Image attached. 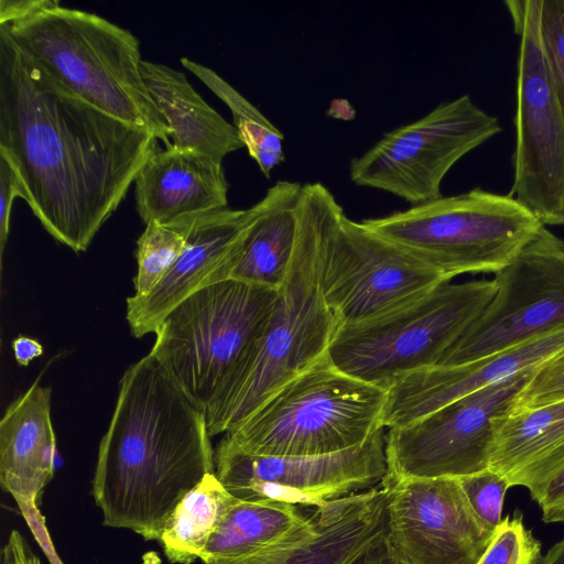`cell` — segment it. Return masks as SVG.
I'll use <instances>...</instances> for the list:
<instances>
[{"label":"cell","mask_w":564,"mask_h":564,"mask_svg":"<svg viewBox=\"0 0 564 564\" xmlns=\"http://www.w3.org/2000/svg\"><path fill=\"white\" fill-rule=\"evenodd\" d=\"M228 189L221 162L174 147L159 149L135 176V208L145 225L169 224L228 207Z\"/></svg>","instance_id":"ffe728a7"},{"label":"cell","mask_w":564,"mask_h":564,"mask_svg":"<svg viewBox=\"0 0 564 564\" xmlns=\"http://www.w3.org/2000/svg\"><path fill=\"white\" fill-rule=\"evenodd\" d=\"M307 519L295 505L235 498L212 535L200 561L207 564L274 546L303 527Z\"/></svg>","instance_id":"cb8c5ba5"},{"label":"cell","mask_w":564,"mask_h":564,"mask_svg":"<svg viewBox=\"0 0 564 564\" xmlns=\"http://www.w3.org/2000/svg\"><path fill=\"white\" fill-rule=\"evenodd\" d=\"M564 350V328L479 360L414 371L388 389L384 429L410 424L474 391L539 367Z\"/></svg>","instance_id":"ac0fdd59"},{"label":"cell","mask_w":564,"mask_h":564,"mask_svg":"<svg viewBox=\"0 0 564 564\" xmlns=\"http://www.w3.org/2000/svg\"><path fill=\"white\" fill-rule=\"evenodd\" d=\"M535 368L388 429L383 482L462 478L489 468L497 421L512 411Z\"/></svg>","instance_id":"7c38bea8"},{"label":"cell","mask_w":564,"mask_h":564,"mask_svg":"<svg viewBox=\"0 0 564 564\" xmlns=\"http://www.w3.org/2000/svg\"><path fill=\"white\" fill-rule=\"evenodd\" d=\"M0 26L24 54L79 98L150 132L166 149L173 147L172 128L141 76L140 42L129 30L62 6Z\"/></svg>","instance_id":"277c9868"},{"label":"cell","mask_w":564,"mask_h":564,"mask_svg":"<svg viewBox=\"0 0 564 564\" xmlns=\"http://www.w3.org/2000/svg\"><path fill=\"white\" fill-rule=\"evenodd\" d=\"M540 564H564V539L547 551Z\"/></svg>","instance_id":"f35d334b"},{"label":"cell","mask_w":564,"mask_h":564,"mask_svg":"<svg viewBox=\"0 0 564 564\" xmlns=\"http://www.w3.org/2000/svg\"><path fill=\"white\" fill-rule=\"evenodd\" d=\"M206 414L149 352L119 381L91 495L102 523L160 539L181 499L215 473Z\"/></svg>","instance_id":"7a4b0ae2"},{"label":"cell","mask_w":564,"mask_h":564,"mask_svg":"<svg viewBox=\"0 0 564 564\" xmlns=\"http://www.w3.org/2000/svg\"><path fill=\"white\" fill-rule=\"evenodd\" d=\"M501 131L498 119L469 95L436 106L424 117L391 130L349 162L350 181L387 192L412 206L440 198L448 171Z\"/></svg>","instance_id":"30bf717a"},{"label":"cell","mask_w":564,"mask_h":564,"mask_svg":"<svg viewBox=\"0 0 564 564\" xmlns=\"http://www.w3.org/2000/svg\"><path fill=\"white\" fill-rule=\"evenodd\" d=\"M302 185L278 181L252 208L229 279L276 290L294 256Z\"/></svg>","instance_id":"7402d4cb"},{"label":"cell","mask_w":564,"mask_h":564,"mask_svg":"<svg viewBox=\"0 0 564 564\" xmlns=\"http://www.w3.org/2000/svg\"><path fill=\"white\" fill-rule=\"evenodd\" d=\"M542 557L541 542L516 512L502 518L476 564H540Z\"/></svg>","instance_id":"83f0119b"},{"label":"cell","mask_w":564,"mask_h":564,"mask_svg":"<svg viewBox=\"0 0 564 564\" xmlns=\"http://www.w3.org/2000/svg\"><path fill=\"white\" fill-rule=\"evenodd\" d=\"M330 193L322 183L302 185L290 271L278 289L258 359L209 431L212 437L237 427L278 388L326 355L340 328L321 288L323 223Z\"/></svg>","instance_id":"8992f818"},{"label":"cell","mask_w":564,"mask_h":564,"mask_svg":"<svg viewBox=\"0 0 564 564\" xmlns=\"http://www.w3.org/2000/svg\"><path fill=\"white\" fill-rule=\"evenodd\" d=\"M539 37L544 63L564 115V0H539Z\"/></svg>","instance_id":"f1b7e54d"},{"label":"cell","mask_w":564,"mask_h":564,"mask_svg":"<svg viewBox=\"0 0 564 564\" xmlns=\"http://www.w3.org/2000/svg\"><path fill=\"white\" fill-rule=\"evenodd\" d=\"M494 281L491 301L436 366L473 362L564 328V241L545 226Z\"/></svg>","instance_id":"4fadbf2b"},{"label":"cell","mask_w":564,"mask_h":564,"mask_svg":"<svg viewBox=\"0 0 564 564\" xmlns=\"http://www.w3.org/2000/svg\"><path fill=\"white\" fill-rule=\"evenodd\" d=\"M489 468L539 502L564 469V400L511 411L496 424Z\"/></svg>","instance_id":"44dd1931"},{"label":"cell","mask_w":564,"mask_h":564,"mask_svg":"<svg viewBox=\"0 0 564 564\" xmlns=\"http://www.w3.org/2000/svg\"><path fill=\"white\" fill-rule=\"evenodd\" d=\"M459 484L478 518L494 531L502 520V507L508 480L490 468L458 478Z\"/></svg>","instance_id":"f546056e"},{"label":"cell","mask_w":564,"mask_h":564,"mask_svg":"<svg viewBox=\"0 0 564 564\" xmlns=\"http://www.w3.org/2000/svg\"><path fill=\"white\" fill-rule=\"evenodd\" d=\"M384 430H378L356 447L316 456L254 455L220 441L215 448V474L239 500L319 508L383 482Z\"/></svg>","instance_id":"5bb4252c"},{"label":"cell","mask_w":564,"mask_h":564,"mask_svg":"<svg viewBox=\"0 0 564 564\" xmlns=\"http://www.w3.org/2000/svg\"><path fill=\"white\" fill-rule=\"evenodd\" d=\"M141 76L172 128L175 149L205 154L223 163L226 155L245 148L235 126L203 99L182 72L142 59Z\"/></svg>","instance_id":"603a6c76"},{"label":"cell","mask_w":564,"mask_h":564,"mask_svg":"<svg viewBox=\"0 0 564 564\" xmlns=\"http://www.w3.org/2000/svg\"><path fill=\"white\" fill-rule=\"evenodd\" d=\"M389 489L378 487L316 508L306 523L281 543L207 564H350L388 530Z\"/></svg>","instance_id":"e0dca14e"},{"label":"cell","mask_w":564,"mask_h":564,"mask_svg":"<svg viewBox=\"0 0 564 564\" xmlns=\"http://www.w3.org/2000/svg\"><path fill=\"white\" fill-rule=\"evenodd\" d=\"M158 141L59 84L0 26V153L55 240L86 251Z\"/></svg>","instance_id":"6da1fadb"},{"label":"cell","mask_w":564,"mask_h":564,"mask_svg":"<svg viewBox=\"0 0 564 564\" xmlns=\"http://www.w3.org/2000/svg\"><path fill=\"white\" fill-rule=\"evenodd\" d=\"M389 489L387 543L401 564H476L494 531L473 510L458 478H416Z\"/></svg>","instance_id":"9a60e30c"},{"label":"cell","mask_w":564,"mask_h":564,"mask_svg":"<svg viewBox=\"0 0 564 564\" xmlns=\"http://www.w3.org/2000/svg\"><path fill=\"white\" fill-rule=\"evenodd\" d=\"M252 208H221L184 216L186 247L163 280L144 297L127 299V321L135 338L154 334L182 301L229 279Z\"/></svg>","instance_id":"2e32d148"},{"label":"cell","mask_w":564,"mask_h":564,"mask_svg":"<svg viewBox=\"0 0 564 564\" xmlns=\"http://www.w3.org/2000/svg\"><path fill=\"white\" fill-rule=\"evenodd\" d=\"M505 4L520 36L513 185L509 193L545 225H564V115L539 37V0Z\"/></svg>","instance_id":"8fae6325"},{"label":"cell","mask_w":564,"mask_h":564,"mask_svg":"<svg viewBox=\"0 0 564 564\" xmlns=\"http://www.w3.org/2000/svg\"><path fill=\"white\" fill-rule=\"evenodd\" d=\"M546 523H564V469L550 482L538 502Z\"/></svg>","instance_id":"836d02e7"},{"label":"cell","mask_w":564,"mask_h":564,"mask_svg":"<svg viewBox=\"0 0 564 564\" xmlns=\"http://www.w3.org/2000/svg\"><path fill=\"white\" fill-rule=\"evenodd\" d=\"M449 281L362 221L346 216L330 193L323 223L321 288L340 327L387 315Z\"/></svg>","instance_id":"9c48e42d"},{"label":"cell","mask_w":564,"mask_h":564,"mask_svg":"<svg viewBox=\"0 0 564 564\" xmlns=\"http://www.w3.org/2000/svg\"><path fill=\"white\" fill-rule=\"evenodd\" d=\"M387 536V535H386ZM350 564H401L393 555L387 539H382L370 549L365 551L360 556L354 560Z\"/></svg>","instance_id":"d590c367"},{"label":"cell","mask_w":564,"mask_h":564,"mask_svg":"<svg viewBox=\"0 0 564 564\" xmlns=\"http://www.w3.org/2000/svg\"><path fill=\"white\" fill-rule=\"evenodd\" d=\"M235 498L216 474L206 475L177 503L167 518L159 542L172 564L200 560Z\"/></svg>","instance_id":"d4e9b609"},{"label":"cell","mask_w":564,"mask_h":564,"mask_svg":"<svg viewBox=\"0 0 564 564\" xmlns=\"http://www.w3.org/2000/svg\"><path fill=\"white\" fill-rule=\"evenodd\" d=\"M276 294L227 279L182 301L154 333L150 354L204 410L208 432L258 359Z\"/></svg>","instance_id":"3957f363"},{"label":"cell","mask_w":564,"mask_h":564,"mask_svg":"<svg viewBox=\"0 0 564 564\" xmlns=\"http://www.w3.org/2000/svg\"><path fill=\"white\" fill-rule=\"evenodd\" d=\"M361 221L448 280L497 273L544 226L510 194L480 187Z\"/></svg>","instance_id":"52a82bcc"},{"label":"cell","mask_w":564,"mask_h":564,"mask_svg":"<svg viewBox=\"0 0 564 564\" xmlns=\"http://www.w3.org/2000/svg\"><path fill=\"white\" fill-rule=\"evenodd\" d=\"M181 64L227 105L241 142L270 178L272 170L285 160L283 133L215 70L187 57H182Z\"/></svg>","instance_id":"484cf974"},{"label":"cell","mask_w":564,"mask_h":564,"mask_svg":"<svg viewBox=\"0 0 564 564\" xmlns=\"http://www.w3.org/2000/svg\"><path fill=\"white\" fill-rule=\"evenodd\" d=\"M327 116L350 120L355 117V110L346 99H334L327 110Z\"/></svg>","instance_id":"74e56055"},{"label":"cell","mask_w":564,"mask_h":564,"mask_svg":"<svg viewBox=\"0 0 564 564\" xmlns=\"http://www.w3.org/2000/svg\"><path fill=\"white\" fill-rule=\"evenodd\" d=\"M387 394V389L339 370L326 354L278 388L220 441L254 455L343 452L384 429Z\"/></svg>","instance_id":"5b68a950"},{"label":"cell","mask_w":564,"mask_h":564,"mask_svg":"<svg viewBox=\"0 0 564 564\" xmlns=\"http://www.w3.org/2000/svg\"><path fill=\"white\" fill-rule=\"evenodd\" d=\"M12 350L17 362L25 367L43 354V346L37 339L21 335L13 339Z\"/></svg>","instance_id":"e575fe53"},{"label":"cell","mask_w":564,"mask_h":564,"mask_svg":"<svg viewBox=\"0 0 564 564\" xmlns=\"http://www.w3.org/2000/svg\"><path fill=\"white\" fill-rule=\"evenodd\" d=\"M51 388L36 379L6 410L0 422V485L21 512L40 510L54 476L56 440Z\"/></svg>","instance_id":"d6986e66"},{"label":"cell","mask_w":564,"mask_h":564,"mask_svg":"<svg viewBox=\"0 0 564 564\" xmlns=\"http://www.w3.org/2000/svg\"><path fill=\"white\" fill-rule=\"evenodd\" d=\"M562 400H564V350L534 369L518 395L512 411Z\"/></svg>","instance_id":"4dcf8cb0"},{"label":"cell","mask_w":564,"mask_h":564,"mask_svg":"<svg viewBox=\"0 0 564 564\" xmlns=\"http://www.w3.org/2000/svg\"><path fill=\"white\" fill-rule=\"evenodd\" d=\"M187 243L183 217L169 224L151 221L137 241L134 299L147 296L169 273Z\"/></svg>","instance_id":"4316f807"},{"label":"cell","mask_w":564,"mask_h":564,"mask_svg":"<svg viewBox=\"0 0 564 564\" xmlns=\"http://www.w3.org/2000/svg\"><path fill=\"white\" fill-rule=\"evenodd\" d=\"M0 564H42V561L30 545L18 543L6 547L1 552Z\"/></svg>","instance_id":"8d00e7d4"},{"label":"cell","mask_w":564,"mask_h":564,"mask_svg":"<svg viewBox=\"0 0 564 564\" xmlns=\"http://www.w3.org/2000/svg\"><path fill=\"white\" fill-rule=\"evenodd\" d=\"M494 280L444 283L387 315L341 326L328 350L343 372L389 389L438 364L491 301Z\"/></svg>","instance_id":"ba28073f"},{"label":"cell","mask_w":564,"mask_h":564,"mask_svg":"<svg viewBox=\"0 0 564 564\" xmlns=\"http://www.w3.org/2000/svg\"><path fill=\"white\" fill-rule=\"evenodd\" d=\"M61 6L57 0H1L0 25L25 20L42 10Z\"/></svg>","instance_id":"d6a6232c"},{"label":"cell","mask_w":564,"mask_h":564,"mask_svg":"<svg viewBox=\"0 0 564 564\" xmlns=\"http://www.w3.org/2000/svg\"><path fill=\"white\" fill-rule=\"evenodd\" d=\"M15 197L25 200L22 180L12 162L0 153V258H2L10 231L11 209Z\"/></svg>","instance_id":"1f68e13d"}]
</instances>
